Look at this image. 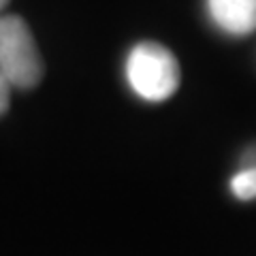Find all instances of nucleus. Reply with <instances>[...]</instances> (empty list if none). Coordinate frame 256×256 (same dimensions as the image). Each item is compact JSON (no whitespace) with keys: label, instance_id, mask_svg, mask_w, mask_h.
<instances>
[{"label":"nucleus","instance_id":"0eeeda50","mask_svg":"<svg viewBox=\"0 0 256 256\" xmlns=\"http://www.w3.org/2000/svg\"><path fill=\"white\" fill-rule=\"evenodd\" d=\"M6 4H9V0H0V11H2Z\"/></svg>","mask_w":256,"mask_h":256},{"label":"nucleus","instance_id":"39448f33","mask_svg":"<svg viewBox=\"0 0 256 256\" xmlns=\"http://www.w3.org/2000/svg\"><path fill=\"white\" fill-rule=\"evenodd\" d=\"M9 105H11V86L4 79V75L0 73V116L6 114Z\"/></svg>","mask_w":256,"mask_h":256},{"label":"nucleus","instance_id":"7ed1b4c3","mask_svg":"<svg viewBox=\"0 0 256 256\" xmlns=\"http://www.w3.org/2000/svg\"><path fill=\"white\" fill-rule=\"evenodd\" d=\"M214 26L228 36L256 32V0H205Z\"/></svg>","mask_w":256,"mask_h":256},{"label":"nucleus","instance_id":"f03ea898","mask_svg":"<svg viewBox=\"0 0 256 256\" xmlns=\"http://www.w3.org/2000/svg\"><path fill=\"white\" fill-rule=\"evenodd\" d=\"M0 73L11 88L30 90L41 84L45 64L28 24L18 15L0 18Z\"/></svg>","mask_w":256,"mask_h":256},{"label":"nucleus","instance_id":"f257e3e1","mask_svg":"<svg viewBox=\"0 0 256 256\" xmlns=\"http://www.w3.org/2000/svg\"><path fill=\"white\" fill-rule=\"evenodd\" d=\"M126 82L139 98L162 102L180 90L182 68L169 47L141 41L126 56Z\"/></svg>","mask_w":256,"mask_h":256},{"label":"nucleus","instance_id":"423d86ee","mask_svg":"<svg viewBox=\"0 0 256 256\" xmlns=\"http://www.w3.org/2000/svg\"><path fill=\"white\" fill-rule=\"evenodd\" d=\"M239 164H256V143H252V146H248L244 150L242 158H239Z\"/></svg>","mask_w":256,"mask_h":256},{"label":"nucleus","instance_id":"20e7f679","mask_svg":"<svg viewBox=\"0 0 256 256\" xmlns=\"http://www.w3.org/2000/svg\"><path fill=\"white\" fill-rule=\"evenodd\" d=\"M228 190L237 201H256V164H239L228 180Z\"/></svg>","mask_w":256,"mask_h":256}]
</instances>
